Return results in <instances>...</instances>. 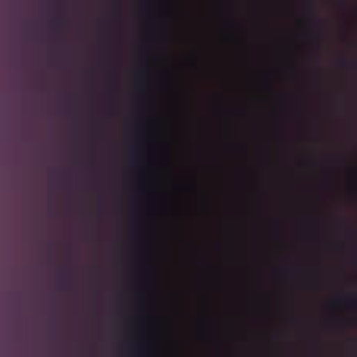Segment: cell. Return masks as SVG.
I'll return each instance as SVG.
<instances>
[{
    "label": "cell",
    "mask_w": 357,
    "mask_h": 357,
    "mask_svg": "<svg viewBox=\"0 0 357 357\" xmlns=\"http://www.w3.org/2000/svg\"><path fill=\"white\" fill-rule=\"evenodd\" d=\"M47 185H54V182H47ZM25 188H29V185H25ZM6 191H10V188H6Z\"/></svg>",
    "instance_id": "6da1fadb"
}]
</instances>
